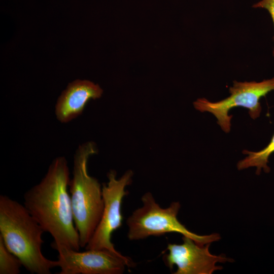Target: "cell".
<instances>
[{"label": "cell", "instance_id": "1", "mask_svg": "<svg viewBox=\"0 0 274 274\" xmlns=\"http://www.w3.org/2000/svg\"><path fill=\"white\" fill-rule=\"evenodd\" d=\"M70 170L64 157L55 158L37 184L24 194V206L56 244L79 251L81 246L73 216Z\"/></svg>", "mask_w": 274, "mask_h": 274}, {"label": "cell", "instance_id": "2", "mask_svg": "<svg viewBox=\"0 0 274 274\" xmlns=\"http://www.w3.org/2000/svg\"><path fill=\"white\" fill-rule=\"evenodd\" d=\"M45 231L24 205L6 195H0V236L8 249L31 273L50 274L57 261L42 252Z\"/></svg>", "mask_w": 274, "mask_h": 274}, {"label": "cell", "instance_id": "3", "mask_svg": "<svg viewBox=\"0 0 274 274\" xmlns=\"http://www.w3.org/2000/svg\"><path fill=\"white\" fill-rule=\"evenodd\" d=\"M97 149L92 142L79 145L74 157L73 177L69 192L76 228L81 248L85 247L100 220L104 207L102 186L90 176L87 164Z\"/></svg>", "mask_w": 274, "mask_h": 274}, {"label": "cell", "instance_id": "4", "mask_svg": "<svg viewBox=\"0 0 274 274\" xmlns=\"http://www.w3.org/2000/svg\"><path fill=\"white\" fill-rule=\"evenodd\" d=\"M141 200L142 207L134 211L126 221L127 237L129 240L143 239L170 232L181 233L201 245L211 244L220 239L217 233L200 235L188 230L177 218L181 207L179 202H173L168 207L162 208L156 202L150 192L144 194Z\"/></svg>", "mask_w": 274, "mask_h": 274}, {"label": "cell", "instance_id": "5", "mask_svg": "<svg viewBox=\"0 0 274 274\" xmlns=\"http://www.w3.org/2000/svg\"><path fill=\"white\" fill-rule=\"evenodd\" d=\"M274 90V77L260 82L233 81L229 89L230 96L217 102H211L204 98L193 102L194 108L201 112H209L217 119V123L226 133L230 130L232 116L228 115L234 107H242L249 109L250 117L255 119L261 111L260 98Z\"/></svg>", "mask_w": 274, "mask_h": 274}, {"label": "cell", "instance_id": "6", "mask_svg": "<svg viewBox=\"0 0 274 274\" xmlns=\"http://www.w3.org/2000/svg\"><path fill=\"white\" fill-rule=\"evenodd\" d=\"M133 173L127 170L119 179L115 171L110 170L108 175V181L102 185L104 207L102 214L86 250H106L121 254L111 242L113 232L122 225L123 220L121 205L123 198L128 194L127 186L132 182Z\"/></svg>", "mask_w": 274, "mask_h": 274}, {"label": "cell", "instance_id": "7", "mask_svg": "<svg viewBox=\"0 0 274 274\" xmlns=\"http://www.w3.org/2000/svg\"><path fill=\"white\" fill-rule=\"evenodd\" d=\"M58 253V274H121L134 263L129 258L106 250L80 252L52 243Z\"/></svg>", "mask_w": 274, "mask_h": 274}, {"label": "cell", "instance_id": "8", "mask_svg": "<svg viewBox=\"0 0 274 274\" xmlns=\"http://www.w3.org/2000/svg\"><path fill=\"white\" fill-rule=\"evenodd\" d=\"M183 244H168V253L164 255L166 265L172 269L177 266L174 274H211L222 269L217 266L218 262L231 261V259L221 255L212 254L209 250L210 244H198L192 238L183 236Z\"/></svg>", "mask_w": 274, "mask_h": 274}, {"label": "cell", "instance_id": "9", "mask_svg": "<svg viewBox=\"0 0 274 274\" xmlns=\"http://www.w3.org/2000/svg\"><path fill=\"white\" fill-rule=\"evenodd\" d=\"M100 86L87 80H76L68 84L59 96L55 106V115L62 123L72 121L79 116L90 99L101 97Z\"/></svg>", "mask_w": 274, "mask_h": 274}, {"label": "cell", "instance_id": "10", "mask_svg": "<svg viewBox=\"0 0 274 274\" xmlns=\"http://www.w3.org/2000/svg\"><path fill=\"white\" fill-rule=\"evenodd\" d=\"M274 152V134L269 144L262 150L258 152L250 151L244 150L243 153L248 156L239 161L237 167L238 170H242L249 167H257L256 174L259 175L263 168L265 173H269L270 168L267 165L269 156Z\"/></svg>", "mask_w": 274, "mask_h": 274}, {"label": "cell", "instance_id": "11", "mask_svg": "<svg viewBox=\"0 0 274 274\" xmlns=\"http://www.w3.org/2000/svg\"><path fill=\"white\" fill-rule=\"evenodd\" d=\"M22 265L20 259L8 249L0 236V274H19Z\"/></svg>", "mask_w": 274, "mask_h": 274}, {"label": "cell", "instance_id": "12", "mask_svg": "<svg viewBox=\"0 0 274 274\" xmlns=\"http://www.w3.org/2000/svg\"><path fill=\"white\" fill-rule=\"evenodd\" d=\"M252 7L266 9L270 14L274 25V0H261L254 4ZM272 55L274 57V47Z\"/></svg>", "mask_w": 274, "mask_h": 274}]
</instances>
